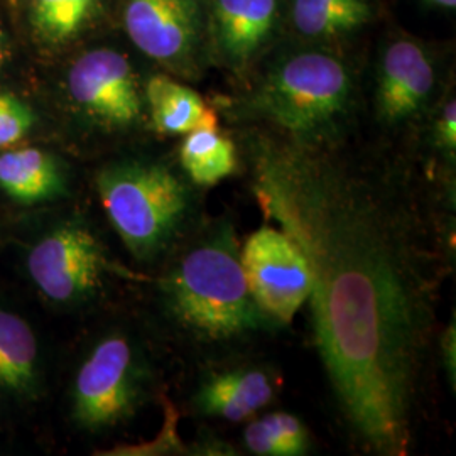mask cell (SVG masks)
Wrapping results in <instances>:
<instances>
[{"instance_id":"7","label":"cell","mask_w":456,"mask_h":456,"mask_svg":"<svg viewBox=\"0 0 456 456\" xmlns=\"http://www.w3.org/2000/svg\"><path fill=\"white\" fill-rule=\"evenodd\" d=\"M240 262L257 306L277 325H289L311 288L308 267L291 239L279 228L262 225L240 247Z\"/></svg>"},{"instance_id":"6","label":"cell","mask_w":456,"mask_h":456,"mask_svg":"<svg viewBox=\"0 0 456 456\" xmlns=\"http://www.w3.org/2000/svg\"><path fill=\"white\" fill-rule=\"evenodd\" d=\"M109 259L97 233L82 220L46 232L29 250L28 271L37 289L58 305L94 299L109 274Z\"/></svg>"},{"instance_id":"13","label":"cell","mask_w":456,"mask_h":456,"mask_svg":"<svg viewBox=\"0 0 456 456\" xmlns=\"http://www.w3.org/2000/svg\"><path fill=\"white\" fill-rule=\"evenodd\" d=\"M277 0H215L220 46L232 65H245L273 31Z\"/></svg>"},{"instance_id":"12","label":"cell","mask_w":456,"mask_h":456,"mask_svg":"<svg viewBox=\"0 0 456 456\" xmlns=\"http://www.w3.org/2000/svg\"><path fill=\"white\" fill-rule=\"evenodd\" d=\"M0 188L24 205L58 200L68 191L65 167L43 149H11L0 152Z\"/></svg>"},{"instance_id":"16","label":"cell","mask_w":456,"mask_h":456,"mask_svg":"<svg viewBox=\"0 0 456 456\" xmlns=\"http://www.w3.org/2000/svg\"><path fill=\"white\" fill-rule=\"evenodd\" d=\"M183 173L196 186H213L232 176L237 169V151L233 142L216 131L186 134L180 149Z\"/></svg>"},{"instance_id":"25","label":"cell","mask_w":456,"mask_h":456,"mask_svg":"<svg viewBox=\"0 0 456 456\" xmlns=\"http://www.w3.org/2000/svg\"><path fill=\"white\" fill-rule=\"evenodd\" d=\"M429 2L441 5V7H455L456 5V0H429Z\"/></svg>"},{"instance_id":"17","label":"cell","mask_w":456,"mask_h":456,"mask_svg":"<svg viewBox=\"0 0 456 456\" xmlns=\"http://www.w3.org/2000/svg\"><path fill=\"white\" fill-rule=\"evenodd\" d=\"M370 17L365 0H294L293 19L299 33L330 37L352 33Z\"/></svg>"},{"instance_id":"15","label":"cell","mask_w":456,"mask_h":456,"mask_svg":"<svg viewBox=\"0 0 456 456\" xmlns=\"http://www.w3.org/2000/svg\"><path fill=\"white\" fill-rule=\"evenodd\" d=\"M39 389V352L31 326L0 308V391L33 395Z\"/></svg>"},{"instance_id":"3","label":"cell","mask_w":456,"mask_h":456,"mask_svg":"<svg viewBox=\"0 0 456 456\" xmlns=\"http://www.w3.org/2000/svg\"><path fill=\"white\" fill-rule=\"evenodd\" d=\"M95 184L112 227L137 262L169 257L201 224L198 186L167 164L141 159L109 164Z\"/></svg>"},{"instance_id":"2","label":"cell","mask_w":456,"mask_h":456,"mask_svg":"<svg viewBox=\"0 0 456 456\" xmlns=\"http://www.w3.org/2000/svg\"><path fill=\"white\" fill-rule=\"evenodd\" d=\"M235 224L201 220L169 256L158 279V305L166 323L191 348L232 350L281 328L257 306L245 281Z\"/></svg>"},{"instance_id":"14","label":"cell","mask_w":456,"mask_h":456,"mask_svg":"<svg viewBox=\"0 0 456 456\" xmlns=\"http://www.w3.org/2000/svg\"><path fill=\"white\" fill-rule=\"evenodd\" d=\"M144 98L154 129L167 135L190 134L198 129L216 131L218 117L203 102V98L166 75L149 78Z\"/></svg>"},{"instance_id":"20","label":"cell","mask_w":456,"mask_h":456,"mask_svg":"<svg viewBox=\"0 0 456 456\" xmlns=\"http://www.w3.org/2000/svg\"><path fill=\"white\" fill-rule=\"evenodd\" d=\"M264 419L286 450V455L301 456L308 453L311 446L310 433L299 418L289 412H271L265 414Z\"/></svg>"},{"instance_id":"5","label":"cell","mask_w":456,"mask_h":456,"mask_svg":"<svg viewBox=\"0 0 456 456\" xmlns=\"http://www.w3.org/2000/svg\"><path fill=\"white\" fill-rule=\"evenodd\" d=\"M146 354L124 331L102 337L83 359L73 382V418L88 431L126 423L152 389Z\"/></svg>"},{"instance_id":"9","label":"cell","mask_w":456,"mask_h":456,"mask_svg":"<svg viewBox=\"0 0 456 456\" xmlns=\"http://www.w3.org/2000/svg\"><path fill=\"white\" fill-rule=\"evenodd\" d=\"M281 377L273 367L250 360H232L200 375L191 409L203 418L242 423L276 401Z\"/></svg>"},{"instance_id":"4","label":"cell","mask_w":456,"mask_h":456,"mask_svg":"<svg viewBox=\"0 0 456 456\" xmlns=\"http://www.w3.org/2000/svg\"><path fill=\"white\" fill-rule=\"evenodd\" d=\"M354 105L346 66L320 51L282 60L259 83L252 109L286 132L293 142L322 146L342 129Z\"/></svg>"},{"instance_id":"21","label":"cell","mask_w":456,"mask_h":456,"mask_svg":"<svg viewBox=\"0 0 456 456\" xmlns=\"http://www.w3.org/2000/svg\"><path fill=\"white\" fill-rule=\"evenodd\" d=\"M244 444L247 452L252 455L288 456L264 418L252 421L245 428Z\"/></svg>"},{"instance_id":"11","label":"cell","mask_w":456,"mask_h":456,"mask_svg":"<svg viewBox=\"0 0 456 456\" xmlns=\"http://www.w3.org/2000/svg\"><path fill=\"white\" fill-rule=\"evenodd\" d=\"M435 83V66L426 51L412 41H395L386 51L379 69L377 118L389 127L408 122L426 107Z\"/></svg>"},{"instance_id":"22","label":"cell","mask_w":456,"mask_h":456,"mask_svg":"<svg viewBox=\"0 0 456 456\" xmlns=\"http://www.w3.org/2000/svg\"><path fill=\"white\" fill-rule=\"evenodd\" d=\"M441 363L446 374V380L455 394L456 387V323L455 314L452 316V323L443 330L440 337Z\"/></svg>"},{"instance_id":"1","label":"cell","mask_w":456,"mask_h":456,"mask_svg":"<svg viewBox=\"0 0 456 456\" xmlns=\"http://www.w3.org/2000/svg\"><path fill=\"white\" fill-rule=\"evenodd\" d=\"M250 191L308 267L313 343L350 438L409 455L438 299L416 200L297 142L257 154Z\"/></svg>"},{"instance_id":"18","label":"cell","mask_w":456,"mask_h":456,"mask_svg":"<svg viewBox=\"0 0 456 456\" xmlns=\"http://www.w3.org/2000/svg\"><path fill=\"white\" fill-rule=\"evenodd\" d=\"M97 0H29L31 22L39 39L61 45L80 33Z\"/></svg>"},{"instance_id":"8","label":"cell","mask_w":456,"mask_h":456,"mask_svg":"<svg viewBox=\"0 0 456 456\" xmlns=\"http://www.w3.org/2000/svg\"><path fill=\"white\" fill-rule=\"evenodd\" d=\"M71 102L88 120L107 131H126L144 114V94L129 60L115 49H92L68 71Z\"/></svg>"},{"instance_id":"23","label":"cell","mask_w":456,"mask_h":456,"mask_svg":"<svg viewBox=\"0 0 456 456\" xmlns=\"http://www.w3.org/2000/svg\"><path fill=\"white\" fill-rule=\"evenodd\" d=\"M438 144L446 156L455 158L456 149V103L455 98L448 100L443 107L438 120Z\"/></svg>"},{"instance_id":"19","label":"cell","mask_w":456,"mask_h":456,"mask_svg":"<svg viewBox=\"0 0 456 456\" xmlns=\"http://www.w3.org/2000/svg\"><path fill=\"white\" fill-rule=\"evenodd\" d=\"M36 117L28 103L0 92V149L14 146L34 127Z\"/></svg>"},{"instance_id":"24","label":"cell","mask_w":456,"mask_h":456,"mask_svg":"<svg viewBox=\"0 0 456 456\" xmlns=\"http://www.w3.org/2000/svg\"><path fill=\"white\" fill-rule=\"evenodd\" d=\"M7 58H9V48H7V39H5V34L2 31V28H0V71H2V68L5 66V61H7Z\"/></svg>"},{"instance_id":"10","label":"cell","mask_w":456,"mask_h":456,"mask_svg":"<svg viewBox=\"0 0 456 456\" xmlns=\"http://www.w3.org/2000/svg\"><path fill=\"white\" fill-rule=\"evenodd\" d=\"M124 24L146 56L175 69H190L200 39L198 0H126Z\"/></svg>"}]
</instances>
